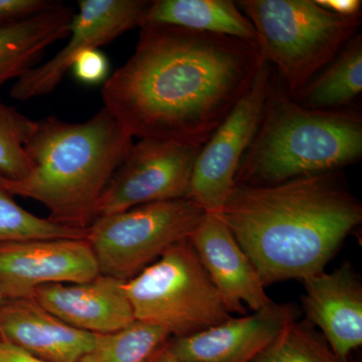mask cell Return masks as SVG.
Masks as SVG:
<instances>
[{
	"label": "cell",
	"mask_w": 362,
	"mask_h": 362,
	"mask_svg": "<svg viewBox=\"0 0 362 362\" xmlns=\"http://www.w3.org/2000/svg\"><path fill=\"white\" fill-rule=\"evenodd\" d=\"M105 81L104 108L133 138L202 147L249 90L265 59L256 42L142 25Z\"/></svg>",
	"instance_id": "6da1fadb"
},
{
	"label": "cell",
	"mask_w": 362,
	"mask_h": 362,
	"mask_svg": "<svg viewBox=\"0 0 362 362\" xmlns=\"http://www.w3.org/2000/svg\"><path fill=\"white\" fill-rule=\"evenodd\" d=\"M221 218L264 285L325 270L361 225L362 206L341 170L274 185H235Z\"/></svg>",
	"instance_id": "7a4b0ae2"
},
{
	"label": "cell",
	"mask_w": 362,
	"mask_h": 362,
	"mask_svg": "<svg viewBox=\"0 0 362 362\" xmlns=\"http://www.w3.org/2000/svg\"><path fill=\"white\" fill-rule=\"evenodd\" d=\"M133 139L104 107L85 122L47 117L37 121L26 146L32 171L18 180L1 176L2 183L13 197L44 204L54 223L86 230L96 220L98 201Z\"/></svg>",
	"instance_id": "3957f363"
},
{
	"label": "cell",
	"mask_w": 362,
	"mask_h": 362,
	"mask_svg": "<svg viewBox=\"0 0 362 362\" xmlns=\"http://www.w3.org/2000/svg\"><path fill=\"white\" fill-rule=\"evenodd\" d=\"M361 157L358 111L302 106L286 92L274 71L258 130L240 161L235 183L278 185L341 170Z\"/></svg>",
	"instance_id": "277c9868"
},
{
	"label": "cell",
	"mask_w": 362,
	"mask_h": 362,
	"mask_svg": "<svg viewBox=\"0 0 362 362\" xmlns=\"http://www.w3.org/2000/svg\"><path fill=\"white\" fill-rule=\"evenodd\" d=\"M259 52L286 92L295 98L333 61L361 25V16L330 13L315 0H242Z\"/></svg>",
	"instance_id": "5b68a950"
},
{
	"label": "cell",
	"mask_w": 362,
	"mask_h": 362,
	"mask_svg": "<svg viewBox=\"0 0 362 362\" xmlns=\"http://www.w3.org/2000/svg\"><path fill=\"white\" fill-rule=\"evenodd\" d=\"M135 320L188 337L230 319L189 238L124 283Z\"/></svg>",
	"instance_id": "8992f818"
},
{
	"label": "cell",
	"mask_w": 362,
	"mask_h": 362,
	"mask_svg": "<svg viewBox=\"0 0 362 362\" xmlns=\"http://www.w3.org/2000/svg\"><path fill=\"white\" fill-rule=\"evenodd\" d=\"M204 214L188 199L152 202L97 218L86 240L100 274L126 282L188 239Z\"/></svg>",
	"instance_id": "52a82bcc"
},
{
	"label": "cell",
	"mask_w": 362,
	"mask_h": 362,
	"mask_svg": "<svg viewBox=\"0 0 362 362\" xmlns=\"http://www.w3.org/2000/svg\"><path fill=\"white\" fill-rule=\"evenodd\" d=\"M274 71L264 62L246 94L202 147L187 199L207 214L223 213L235 189L240 161L258 130Z\"/></svg>",
	"instance_id": "ba28073f"
},
{
	"label": "cell",
	"mask_w": 362,
	"mask_h": 362,
	"mask_svg": "<svg viewBox=\"0 0 362 362\" xmlns=\"http://www.w3.org/2000/svg\"><path fill=\"white\" fill-rule=\"evenodd\" d=\"M201 149L160 140L134 143L98 201L96 218L152 202L187 199Z\"/></svg>",
	"instance_id": "9c48e42d"
},
{
	"label": "cell",
	"mask_w": 362,
	"mask_h": 362,
	"mask_svg": "<svg viewBox=\"0 0 362 362\" xmlns=\"http://www.w3.org/2000/svg\"><path fill=\"white\" fill-rule=\"evenodd\" d=\"M150 1L80 0L69 28L68 42L49 61L33 66L16 80L11 96L18 101L51 94L83 52L98 49L123 33L141 26Z\"/></svg>",
	"instance_id": "30bf717a"
},
{
	"label": "cell",
	"mask_w": 362,
	"mask_h": 362,
	"mask_svg": "<svg viewBox=\"0 0 362 362\" xmlns=\"http://www.w3.org/2000/svg\"><path fill=\"white\" fill-rule=\"evenodd\" d=\"M99 275L86 239L0 243V294L6 300L32 298L42 286L89 282Z\"/></svg>",
	"instance_id": "8fae6325"
},
{
	"label": "cell",
	"mask_w": 362,
	"mask_h": 362,
	"mask_svg": "<svg viewBox=\"0 0 362 362\" xmlns=\"http://www.w3.org/2000/svg\"><path fill=\"white\" fill-rule=\"evenodd\" d=\"M189 240L230 314L246 315V306L257 312L274 304L258 271L221 214L204 213Z\"/></svg>",
	"instance_id": "7c38bea8"
},
{
	"label": "cell",
	"mask_w": 362,
	"mask_h": 362,
	"mask_svg": "<svg viewBox=\"0 0 362 362\" xmlns=\"http://www.w3.org/2000/svg\"><path fill=\"white\" fill-rule=\"evenodd\" d=\"M297 318L291 304H278L168 342L173 354L192 362H252L286 324Z\"/></svg>",
	"instance_id": "4fadbf2b"
},
{
	"label": "cell",
	"mask_w": 362,
	"mask_h": 362,
	"mask_svg": "<svg viewBox=\"0 0 362 362\" xmlns=\"http://www.w3.org/2000/svg\"><path fill=\"white\" fill-rule=\"evenodd\" d=\"M124 281L101 275L89 282L45 285L33 297L52 315L93 334H106L134 322Z\"/></svg>",
	"instance_id": "5bb4252c"
},
{
	"label": "cell",
	"mask_w": 362,
	"mask_h": 362,
	"mask_svg": "<svg viewBox=\"0 0 362 362\" xmlns=\"http://www.w3.org/2000/svg\"><path fill=\"white\" fill-rule=\"evenodd\" d=\"M302 297L308 322L322 331L331 349L349 359L362 344V285L349 264L303 281Z\"/></svg>",
	"instance_id": "9a60e30c"
},
{
	"label": "cell",
	"mask_w": 362,
	"mask_h": 362,
	"mask_svg": "<svg viewBox=\"0 0 362 362\" xmlns=\"http://www.w3.org/2000/svg\"><path fill=\"white\" fill-rule=\"evenodd\" d=\"M0 341L47 362H78L94 347L96 334L71 327L25 298L0 306Z\"/></svg>",
	"instance_id": "2e32d148"
},
{
	"label": "cell",
	"mask_w": 362,
	"mask_h": 362,
	"mask_svg": "<svg viewBox=\"0 0 362 362\" xmlns=\"http://www.w3.org/2000/svg\"><path fill=\"white\" fill-rule=\"evenodd\" d=\"M74 11L57 2L37 16L0 25V88L35 66L54 42L68 37Z\"/></svg>",
	"instance_id": "e0dca14e"
},
{
	"label": "cell",
	"mask_w": 362,
	"mask_h": 362,
	"mask_svg": "<svg viewBox=\"0 0 362 362\" xmlns=\"http://www.w3.org/2000/svg\"><path fill=\"white\" fill-rule=\"evenodd\" d=\"M176 26L192 32L228 35L256 42L251 21L232 0H156L150 1L142 25ZM140 26V28H141Z\"/></svg>",
	"instance_id": "ac0fdd59"
},
{
	"label": "cell",
	"mask_w": 362,
	"mask_h": 362,
	"mask_svg": "<svg viewBox=\"0 0 362 362\" xmlns=\"http://www.w3.org/2000/svg\"><path fill=\"white\" fill-rule=\"evenodd\" d=\"M361 92L362 37L357 33L293 99L315 110H340L350 108Z\"/></svg>",
	"instance_id": "d6986e66"
},
{
	"label": "cell",
	"mask_w": 362,
	"mask_h": 362,
	"mask_svg": "<svg viewBox=\"0 0 362 362\" xmlns=\"http://www.w3.org/2000/svg\"><path fill=\"white\" fill-rule=\"evenodd\" d=\"M170 337L163 328L135 320L123 329L96 334L94 347L78 362H146Z\"/></svg>",
	"instance_id": "ffe728a7"
},
{
	"label": "cell",
	"mask_w": 362,
	"mask_h": 362,
	"mask_svg": "<svg viewBox=\"0 0 362 362\" xmlns=\"http://www.w3.org/2000/svg\"><path fill=\"white\" fill-rule=\"evenodd\" d=\"M252 362H351L337 356L308 321H289Z\"/></svg>",
	"instance_id": "44dd1931"
},
{
	"label": "cell",
	"mask_w": 362,
	"mask_h": 362,
	"mask_svg": "<svg viewBox=\"0 0 362 362\" xmlns=\"http://www.w3.org/2000/svg\"><path fill=\"white\" fill-rule=\"evenodd\" d=\"M45 239H86V230L59 225L23 209L0 175V243Z\"/></svg>",
	"instance_id": "7402d4cb"
},
{
	"label": "cell",
	"mask_w": 362,
	"mask_h": 362,
	"mask_svg": "<svg viewBox=\"0 0 362 362\" xmlns=\"http://www.w3.org/2000/svg\"><path fill=\"white\" fill-rule=\"evenodd\" d=\"M37 123L14 107L0 103V175L18 180L32 171L33 161L26 146Z\"/></svg>",
	"instance_id": "603a6c76"
},
{
	"label": "cell",
	"mask_w": 362,
	"mask_h": 362,
	"mask_svg": "<svg viewBox=\"0 0 362 362\" xmlns=\"http://www.w3.org/2000/svg\"><path fill=\"white\" fill-rule=\"evenodd\" d=\"M71 70L81 82L96 85L108 78L109 62L99 49H92L81 54L74 62Z\"/></svg>",
	"instance_id": "cb8c5ba5"
},
{
	"label": "cell",
	"mask_w": 362,
	"mask_h": 362,
	"mask_svg": "<svg viewBox=\"0 0 362 362\" xmlns=\"http://www.w3.org/2000/svg\"><path fill=\"white\" fill-rule=\"evenodd\" d=\"M57 2L52 0H0V25L32 18L51 8Z\"/></svg>",
	"instance_id": "d4e9b609"
},
{
	"label": "cell",
	"mask_w": 362,
	"mask_h": 362,
	"mask_svg": "<svg viewBox=\"0 0 362 362\" xmlns=\"http://www.w3.org/2000/svg\"><path fill=\"white\" fill-rule=\"evenodd\" d=\"M316 4L330 13L344 18L361 16V0H315Z\"/></svg>",
	"instance_id": "484cf974"
},
{
	"label": "cell",
	"mask_w": 362,
	"mask_h": 362,
	"mask_svg": "<svg viewBox=\"0 0 362 362\" xmlns=\"http://www.w3.org/2000/svg\"><path fill=\"white\" fill-rule=\"evenodd\" d=\"M0 362H47L9 343L0 341Z\"/></svg>",
	"instance_id": "4316f807"
},
{
	"label": "cell",
	"mask_w": 362,
	"mask_h": 362,
	"mask_svg": "<svg viewBox=\"0 0 362 362\" xmlns=\"http://www.w3.org/2000/svg\"><path fill=\"white\" fill-rule=\"evenodd\" d=\"M146 362H192L181 359L177 356L173 354V350L169 347L168 341L161 346L160 349L157 350L156 354H153L148 361Z\"/></svg>",
	"instance_id": "83f0119b"
},
{
	"label": "cell",
	"mask_w": 362,
	"mask_h": 362,
	"mask_svg": "<svg viewBox=\"0 0 362 362\" xmlns=\"http://www.w3.org/2000/svg\"><path fill=\"white\" fill-rule=\"evenodd\" d=\"M6 301V299H4V296H2L1 294H0V306H1L2 303Z\"/></svg>",
	"instance_id": "f1b7e54d"
}]
</instances>
